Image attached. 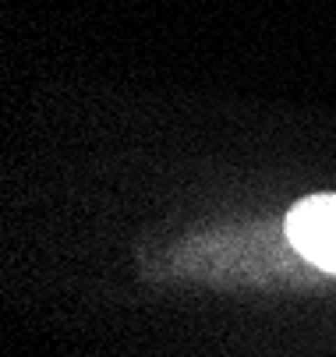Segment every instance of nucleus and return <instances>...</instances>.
<instances>
[{"label": "nucleus", "instance_id": "nucleus-1", "mask_svg": "<svg viewBox=\"0 0 336 357\" xmlns=\"http://www.w3.org/2000/svg\"><path fill=\"white\" fill-rule=\"evenodd\" d=\"M287 237L308 262L336 273V198L319 195L294 206L287 216Z\"/></svg>", "mask_w": 336, "mask_h": 357}]
</instances>
